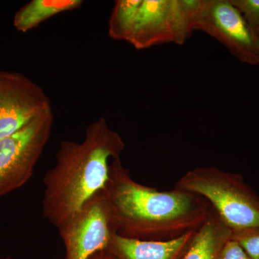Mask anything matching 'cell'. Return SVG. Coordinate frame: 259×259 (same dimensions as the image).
Returning <instances> with one entry per match:
<instances>
[{"mask_svg": "<svg viewBox=\"0 0 259 259\" xmlns=\"http://www.w3.org/2000/svg\"><path fill=\"white\" fill-rule=\"evenodd\" d=\"M125 144L100 117L86 129L81 142L61 141L56 164L44 178L42 213L56 228L105 189L110 163L120 158Z\"/></svg>", "mask_w": 259, "mask_h": 259, "instance_id": "obj_2", "label": "cell"}, {"mask_svg": "<svg viewBox=\"0 0 259 259\" xmlns=\"http://www.w3.org/2000/svg\"><path fill=\"white\" fill-rule=\"evenodd\" d=\"M114 231L142 241H168L199 229L208 216V202L175 187L170 191L141 185L130 175L120 158L110 163L103 190Z\"/></svg>", "mask_w": 259, "mask_h": 259, "instance_id": "obj_1", "label": "cell"}, {"mask_svg": "<svg viewBox=\"0 0 259 259\" xmlns=\"http://www.w3.org/2000/svg\"><path fill=\"white\" fill-rule=\"evenodd\" d=\"M50 111V99L39 85L20 73L0 70V139Z\"/></svg>", "mask_w": 259, "mask_h": 259, "instance_id": "obj_8", "label": "cell"}, {"mask_svg": "<svg viewBox=\"0 0 259 259\" xmlns=\"http://www.w3.org/2000/svg\"><path fill=\"white\" fill-rule=\"evenodd\" d=\"M197 230L168 241H142L114 233L106 250L116 259H181Z\"/></svg>", "mask_w": 259, "mask_h": 259, "instance_id": "obj_9", "label": "cell"}, {"mask_svg": "<svg viewBox=\"0 0 259 259\" xmlns=\"http://www.w3.org/2000/svg\"><path fill=\"white\" fill-rule=\"evenodd\" d=\"M192 29L208 34L244 64L259 65L255 34L231 0H202Z\"/></svg>", "mask_w": 259, "mask_h": 259, "instance_id": "obj_6", "label": "cell"}, {"mask_svg": "<svg viewBox=\"0 0 259 259\" xmlns=\"http://www.w3.org/2000/svg\"><path fill=\"white\" fill-rule=\"evenodd\" d=\"M5 259H10V258H5Z\"/></svg>", "mask_w": 259, "mask_h": 259, "instance_id": "obj_18", "label": "cell"}, {"mask_svg": "<svg viewBox=\"0 0 259 259\" xmlns=\"http://www.w3.org/2000/svg\"><path fill=\"white\" fill-rule=\"evenodd\" d=\"M217 259H250L238 242L228 240L220 251Z\"/></svg>", "mask_w": 259, "mask_h": 259, "instance_id": "obj_15", "label": "cell"}, {"mask_svg": "<svg viewBox=\"0 0 259 259\" xmlns=\"http://www.w3.org/2000/svg\"><path fill=\"white\" fill-rule=\"evenodd\" d=\"M253 33L259 30V0H231Z\"/></svg>", "mask_w": 259, "mask_h": 259, "instance_id": "obj_14", "label": "cell"}, {"mask_svg": "<svg viewBox=\"0 0 259 259\" xmlns=\"http://www.w3.org/2000/svg\"><path fill=\"white\" fill-rule=\"evenodd\" d=\"M255 37H256L257 42H258V45L259 47V30L257 31L256 33H255Z\"/></svg>", "mask_w": 259, "mask_h": 259, "instance_id": "obj_17", "label": "cell"}, {"mask_svg": "<svg viewBox=\"0 0 259 259\" xmlns=\"http://www.w3.org/2000/svg\"><path fill=\"white\" fill-rule=\"evenodd\" d=\"M53 111L35 117L15 134L0 139V197L25 185L50 139Z\"/></svg>", "mask_w": 259, "mask_h": 259, "instance_id": "obj_4", "label": "cell"}, {"mask_svg": "<svg viewBox=\"0 0 259 259\" xmlns=\"http://www.w3.org/2000/svg\"><path fill=\"white\" fill-rule=\"evenodd\" d=\"M199 0H143L130 44L137 50L167 44L182 45L190 36Z\"/></svg>", "mask_w": 259, "mask_h": 259, "instance_id": "obj_5", "label": "cell"}, {"mask_svg": "<svg viewBox=\"0 0 259 259\" xmlns=\"http://www.w3.org/2000/svg\"><path fill=\"white\" fill-rule=\"evenodd\" d=\"M232 231L211 207L207 219L196 232L190 246L181 259H217Z\"/></svg>", "mask_w": 259, "mask_h": 259, "instance_id": "obj_10", "label": "cell"}, {"mask_svg": "<svg viewBox=\"0 0 259 259\" xmlns=\"http://www.w3.org/2000/svg\"><path fill=\"white\" fill-rule=\"evenodd\" d=\"M66 249L65 259H88L107 249L114 234L111 215L103 190L57 228Z\"/></svg>", "mask_w": 259, "mask_h": 259, "instance_id": "obj_7", "label": "cell"}, {"mask_svg": "<svg viewBox=\"0 0 259 259\" xmlns=\"http://www.w3.org/2000/svg\"><path fill=\"white\" fill-rule=\"evenodd\" d=\"M175 187L205 199L232 231L259 228V195L240 174L197 167L181 177Z\"/></svg>", "mask_w": 259, "mask_h": 259, "instance_id": "obj_3", "label": "cell"}, {"mask_svg": "<svg viewBox=\"0 0 259 259\" xmlns=\"http://www.w3.org/2000/svg\"><path fill=\"white\" fill-rule=\"evenodd\" d=\"M231 238L241 245L250 259H259V228L233 231Z\"/></svg>", "mask_w": 259, "mask_h": 259, "instance_id": "obj_13", "label": "cell"}, {"mask_svg": "<svg viewBox=\"0 0 259 259\" xmlns=\"http://www.w3.org/2000/svg\"><path fill=\"white\" fill-rule=\"evenodd\" d=\"M143 0H117L108 22V34L116 40L129 42Z\"/></svg>", "mask_w": 259, "mask_h": 259, "instance_id": "obj_12", "label": "cell"}, {"mask_svg": "<svg viewBox=\"0 0 259 259\" xmlns=\"http://www.w3.org/2000/svg\"><path fill=\"white\" fill-rule=\"evenodd\" d=\"M88 259H116L112 254H110L106 250L97 252L95 254L91 255Z\"/></svg>", "mask_w": 259, "mask_h": 259, "instance_id": "obj_16", "label": "cell"}, {"mask_svg": "<svg viewBox=\"0 0 259 259\" xmlns=\"http://www.w3.org/2000/svg\"><path fill=\"white\" fill-rule=\"evenodd\" d=\"M82 0H32L15 13L13 25L27 32L56 15L81 8Z\"/></svg>", "mask_w": 259, "mask_h": 259, "instance_id": "obj_11", "label": "cell"}]
</instances>
